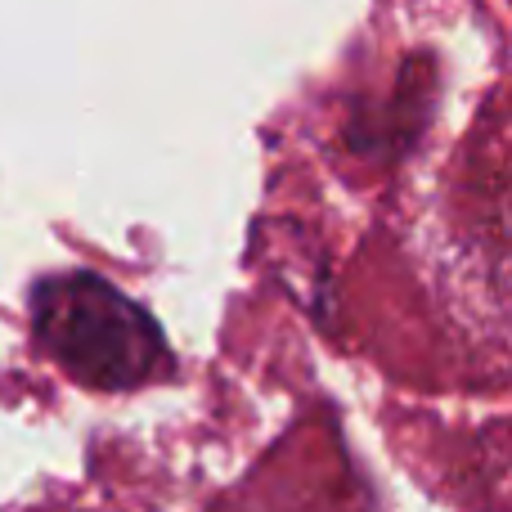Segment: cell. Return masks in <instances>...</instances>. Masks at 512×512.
<instances>
[{"label": "cell", "instance_id": "obj_1", "mask_svg": "<svg viewBox=\"0 0 512 512\" xmlns=\"http://www.w3.org/2000/svg\"><path fill=\"white\" fill-rule=\"evenodd\" d=\"M36 342L86 387H140L162 364V337L135 301L95 274H68L36 292Z\"/></svg>", "mask_w": 512, "mask_h": 512}]
</instances>
